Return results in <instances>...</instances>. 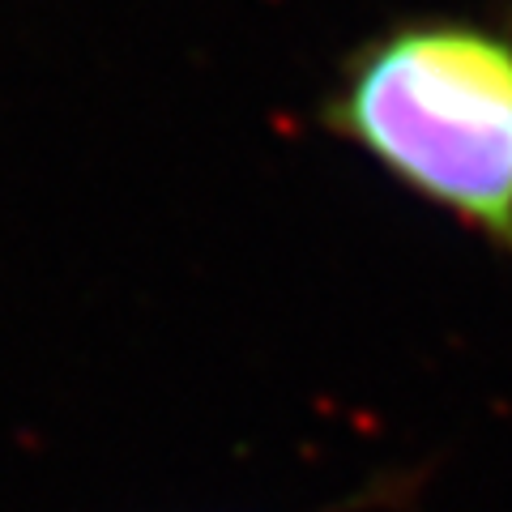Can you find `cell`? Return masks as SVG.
Returning <instances> with one entry per match:
<instances>
[{
	"label": "cell",
	"mask_w": 512,
	"mask_h": 512,
	"mask_svg": "<svg viewBox=\"0 0 512 512\" xmlns=\"http://www.w3.org/2000/svg\"><path fill=\"white\" fill-rule=\"evenodd\" d=\"M320 120L512 256V35L466 18H406L342 60Z\"/></svg>",
	"instance_id": "obj_1"
}]
</instances>
